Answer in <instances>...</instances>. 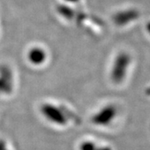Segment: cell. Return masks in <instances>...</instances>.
Segmentation results:
<instances>
[{"instance_id": "cell-1", "label": "cell", "mask_w": 150, "mask_h": 150, "mask_svg": "<svg viewBox=\"0 0 150 150\" xmlns=\"http://www.w3.org/2000/svg\"><path fill=\"white\" fill-rule=\"evenodd\" d=\"M43 112L46 116V118H48L50 121L57 123H63V117L60 114L61 112L59 113V110L55 108L54 106L46 104L43 108Z\"/></svg>"}]
</instances>
